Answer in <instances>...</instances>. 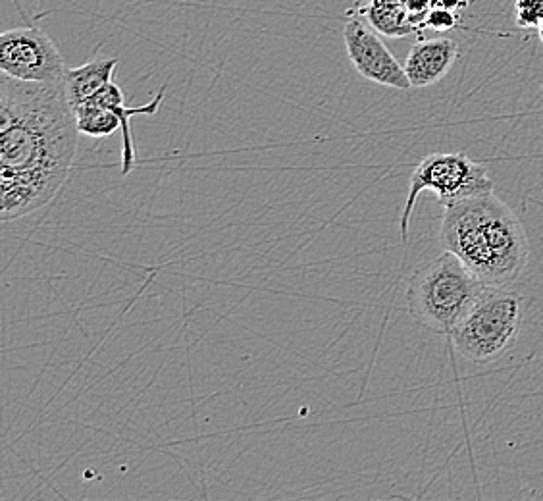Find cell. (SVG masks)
<instances>
[{
  "mask_svg": "<svg viewBox=\"0 0 543 501\" xmlns=\"http://www.w3.org/2000/svg\"><path fill=\"white\" fill-rule=\"evenodd\" d=\"M459 12H453V10H445V8H432L426 16V22L424 27L428 29H434V31H451L455 27L459 26Z\"/></svg>",
  "mask_w": 543,
  "mask_h": 501,
  "instance_id": "5bb4252c",
  "label": "cell"
},
{
  "mask_svg": "<svg viewBox=\"0 0 543 501\" xmlns=\"http://www.w3.org/2000/svg\"><path fill=\"white\" fill-rule=\"evenodd\" d=\"M116 66L118 58H95L78 68H68L62 83L72 108L95 97L103 87H106L112 81Z\"/></svg>",
  "mask_w": 543,
  "mask_h": 501,
  "instance_id": "30bf717a",
  "label": "cell"
},
{
  "mask_svg": "<svg viewBox=\"0 0 543 501\" xmlns=\"http://www.w3.org/2000/svg\"><path fill=\"white\" fill-rule=\"evenodd\" d=\"M164 97H166V85L156 93L155 99L149 101L147 105L130 108V106H126L122 87L116 81H110L95 97L85 101V103L112 110L114 114H118V118L122 122V130H120L122 132V176H128L131 170L135 168V162H137L133 137H131V118L139 116V114L141 116H155L158 108L162 106Z\"/></svg>",
  "mask_w": 543,
  "mask_h": 501,
  "instance_id": "9c48e42d",
  "label": "cell"
},
{
  "mask_svg": "<svg viewBox=\"0 0 543 501\" xmlns=\"http://www.w3.org/2000/svg\"><path fill=\"white\" fill-rule=\"evenodd\" d=\"M440 241L486 286L517 282L530 259L526 230L513 209L486 193L443 207Z\"/></svg>",
  "mask_w": 543,
  "mask_h": 501,
  "instance_id": "7a4b0ae2",
  "label": "cell"
},
{
  "mask_svg": "<svg viewBox=\"0 0 543 501\" xmlns=\"http://www.w3.org/2000/svg\"><path fill=\"white\" fill-rule=\"evenodd\" d=\"M538 31H540V41L543 43V22L540 24V27H538Z\"/></svg>",
  "mask_w": 543,
  "mask_h": 501,
  "instance_id": "e0dca14e",
  "label": "cell"
},
{
  "mask_svg": "<svg viewBox=\"0 0 543 501\" xmlns=\"http://www.w3.org/2000/svg\"><path fill=\"white\" fill-rule=\"evenodd\" d=\"M78 118L64 83L0 78V220L47 207L68 182Z\"/></svg>",
  "mask_w": 543,
  "mask_h": 501,
  "instance_id": "6da1fadb",
  "label": "cell"
},
{
  "mask_svg": "<svg viewBox=\"0 0 543 501\" xmlns=\"http://www.w3.org/2000/svg\"><path fill=\"white\" fill-rule=\"evenodd\" d=\"M432 8H445L453 12H461L466 8V0H432Z\"/></svg>",
  "mask_w": 543,
  "mask_h": 501,
  "instance_id": "2e32d148",
  "label": "cell"
},
{
  "mask_svg": "<svg viewBox=\"0 0 543 501\" xmlns=\"http://www.w3.org/2000/svg\"><path fill=\"white\" fill-rule=\"evenodd\" d=\"M459 56V47L449 37L420 39L405 58V74L414 89H424L443 80Z\"/></svg>",
  "mask_w": 543,
  "mask_h": 501,
  "instance_id": "ba28073f",
  "label": "cell"
},
{
  "mask_svg": "<svg viewBox=\"0 0 543 501\" xmlns=\"http://www.w3.org/2000/svg\"><path fill=\"white\" fill-rule=\"evenodd\" d=\"M403 6L409 10L411 18H413V24L418 31L426 29L424 22H426V16L428 12L432 10V0H401Z\"/></svg>",
  "mask_w": 543,
  "mask_h": 501,
  "instance_id": "9a60e30c",
  "label": "cell"
},
{
  "mask_svg": "<svg viewBox=\"0 0 543 501\" xmlns=\"http://www.w3.org/2000/svg\"><path fill=\"white\" fill-rule=\"evenodd\" d=\"M522 324V297L490 286L463 322L453 330L455 349L474 365H488L517 342Z\"/></svg>",
  "mask_w": 543,
  "mask_h": 501,
  "instance_id": "277c9868",
  "label": "cell"
},
{
  "mask_svg": "<svg viewBox=\"0 0 543 501\" xmlns=\"http://www.w3.org/2000/svg\"><path fill=\"white\" fill-rule=\"evenodd\" d=\"M434 191L443 207L465 201L470 197L493 193L495 184L484 164L470 159L465 153H434L420 160L414 168L409 195L401 214V239L409 241V224L416 199L422 191Z\"/></svg>",
  "mask_w": 543,
  "mask_h": 501,
  "instance_id": "5b68a950",
  "label": "cell"
},
{
  "mask_svg": "<svg viewBox=\"0 0 543 501\" xmlns=\"http://www.w3.org/2000/svg\"><path fill=\"white\" fill-rule=\"evenodd\" d=\"M343 41L353 68L364 80L393 89H411L405 68L380 39V33L364 20L351 18L343 29Z\"/></svg>",
  "mask_w": 543,
  "mask_h": 501,
  "instance_id": "52a82bcc",
  "label": "cell"
},
{
  "mask_svg": "<svg viewBox=\"0 0 543 501\" xmlns=\"http://www.w3.org/2000/svg\"><path fill=\"white\" fill-rule=\"evenodd\" d=\"M66 70L62 54L41 27H14L0 35L2 74L20 81L58 83Z\"/></svg>",
  "mask_w": 543,
  "mask_h": 501,
  "instance_id": "8992f818",
  "label": "cell"
},
{
  "mask_svg": "<svg viewBox=\"0 0 543 501\" xmlns=\"http://www.w3.org/2000/svg\"><path fill=\"white\" fill-rule=\"evenodd\" d=\"M488 288L457 255L445 251L414 272L407 309L422 328L451 336Z\"/></svg>",
  "mask_w": 543,
  "mask_h": 501,
  "instance_id": "3957f363",
  "label": "cell"
},
{
  "mask_svg": "<svg viewBox=\"0 0 543 501\" xmlns=\"http://www.w3.org/2000/svg\"><path fill=\"white\" fill-rule=\"evenodd\" d=\"M355 10L368 22V26L389 39L420 33L401 0H359Z\"/></svg>",
  "mask_w": 543,
  "mask_h": 501,
  "instance_id": "8fae6325",
  "label": "cell"
},
{
  "mask_svg": "<svg viewBox=\"0 0 543 501\" xmlns=\"http://www.w3.org/2000/svg\"><path fill=\"white\" fill-rule=\"evenodd\" d=\"M74 114L78 118L79 133H83L87 137L101 139V137H108V135L122 130V122H120L118 114H114L112 110L101 108V106L81 103L74 108Z\"/></svg>",
  "mask_w": 543,
  "mask_h": 501,
  "instance_id": "7c38bea8",
  "label": "cell"
},
{
  "mask_svg": "<svg viewBox=\"0 0 543 501\" xmlns=\"http://www.w3.org/2000/svg\"><path fill=\"white\" fill-rule=\"evenodd\" d=\"M515 22L520 29H538L543 22V0H515Z\"/></svg>",
  "mask_w": 543,
  "mask_h": 501,
  "instance_id": "4fadbf2b",
  "label": "cell"
}]
</instances>
